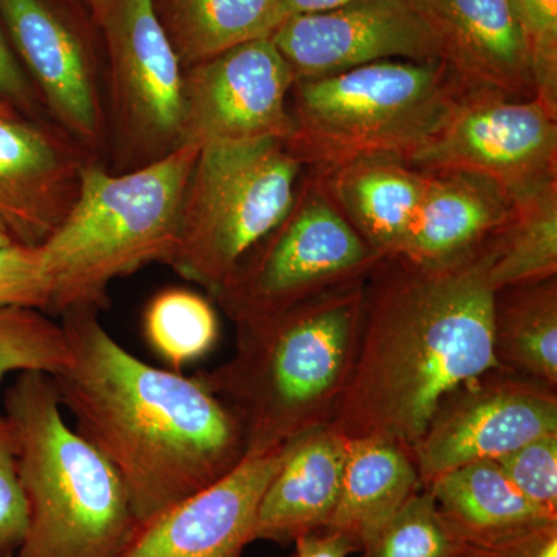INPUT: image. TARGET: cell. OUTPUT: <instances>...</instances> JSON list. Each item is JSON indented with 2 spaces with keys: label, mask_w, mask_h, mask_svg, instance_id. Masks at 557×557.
<instances>
[{
  "label": "cell",
  "mask_w": 557,
  "mask_h": 557,
  "mask_svg": "<svg viewBox=\"0 0 557 557\" xmlns=\"http://www.w3.org/2000/svg\"><path fill=\"white\" fill-rule=\"evenodd\" d=\"M98 313L61 314L72 361L51 379L62 409L119 472L143 523L239 467L244 435L196 375L141 361Z\"/></svg>",
  "instance_id": "1"
},
{
  "label": "cell",
  "mask_w": 557,
  "mask_h": 557,
  "mask_svg": "<svg viewBox=\"0 0 557 557\" xmlns=\"http://www.w3.org/2000/svg\"><path fill=\"white\" fill-rule=\"evenodd\" d=\"M493 296L479 252L450 265L381 259L364 281L357 359L333 426L412 449L453 392L497 369Z\"/></svg>",
  "instance_id": "2"
},
{
  "label": "cell",
  "mask_w": 557,
  "mask_h": 557,
  "mask_svg": "<svg viewBox=\"0 0 557 557\" xmlns=\"http://www.w3.org/2000/svg\"><path fill=\"white\" fill-rule=\"evenodd\" d=\"M364 281L236 325V351L197 379L236 418L245 457L282 449L332 423L361 335Z\"/></svg>",
  "instance_id": "3"
},
{
  "label": "cell",
  "mask_w": 557,
  "mask_h": 557,
  "mask_svg": "<svg viewBox=\"0 0 557 557\" xmlns=\"http://www.w3.org/2000/svg\"><path fill=\"white\" fill-rule=\"evenodd\" d=\"M199 152L183 145L127 172L110 171L98 160L86 164L78 199L38 247L46 313L106 309L113 281L150 263H170L183 194Z\"/></svg>",
  "instance_id": "4"
},
{
  "label": "cell",
  "mask_w": 557,
  "mask_h": 557,
  "mask_svg": "<svg viewBox=\"0 0 557 557\" xmlns=\"http://www.w3.org/2000/svg\"><path fill=\"white\" fill-rule=\"evenodd\" d=\"M20 438L27 533L16 557H116L137 530L129 493L104 456L62 417L53 379L24 372L7 391Z\"/></svg>",
  "instance_id": "5"
},
{
  "label": "cell",
  "mask_w": 557,
  "mask_h": 557,
  "mask_svg": "<svg viewBox=\"0 0 557 557\" xmlns=\"http://www.w3.org/2000/svg\"><path fill=\"white\" fill-rule=\"evenodd\" d=\"M465 95L442 61H381L298 79L288 98L285 148L307 170L366 157L408 160L434 137Z\"/></svg>",
  "instance_id": "6"
},
{
  "label": "cell",
  "mask_w": 557,
  "mask_h": 557,
  "mask_svg": "<svg viewBox=\"0 0 557 557\" xmlns=\"http://www.w3.org/2000/svg\"><path fill=\"white\" fill-rule=\"evenodd\" d=\"M306 170L282 139L201 148L183 194L168 265L214 295L285 218Z\"/></svg>",
  "instance_id": "7"
},
{
  "label": "cell",
  "mask_w": 557,
  "mask_h": 557,
  "mask_svg": "<svg viewBox=\"0 0 557 557\" xmlns=\"http://www.w3.org/2000/svg\"><path fill=\"white\" fill-rule=\"evenodd\" d=\"M381 259L348 225L317 172L306 170L285 218L212 298L234 325L244 324L366 278Z\"/></svg>",
  "instance_id": "8"
},
{
  "label": "cell",
  "mask_w": 557,
  "mask_h": 557,
  "mask_svg": "<svg viewBox=\"0 0 557 557\" xmlns=\"http://www.w3.org/2000/svg\"><path fill=\"white\" fill-rule=\"evenodd\" d=\"M100 33L110 171L137 170L183 146L185 69L152 0H110Z\"/></svg>",
  "instance_id": "9"
},
{
  "label": "cell",
  "mask_w": 557,
  "mask_h": 557,
  "mask_svg": "<svg viewBox=\"0 0 557 557\" xmlns=\"http://www.w3.org/2000/svg\"><path fill=\"white\" fill-rule=\"evenodd\" d=\"M0 22L47 119L102 161L108 115L100 28L61 0H0Z\"/></svg>",
  "instance_id": "10"
},
{
  "label": "cell",
  "mask_w": 557,
  "mask_h": 557,
  "mask_svg": "<svg viewBox=\"0 0 557 557\" xmlns=\"http://www.w3.org/2000/svg\"><path fill=\"white\" fill-rule=\"evenodd\" d=\"M405 161L423 172L485 175L515 199L557 182V119L537 98L465 97L445 126Z\"/></svg>",
  "instance_id": "11"
},
{
  "label": "cell",
  "mask_w": 557,
  "mask_h": 557,
  "mask_svg": "<svg viewBox=\"0 0 557 557\" xmlns=\"http://www.w3.org/2000/svg\"><path fill=\"white\" fill-rule=\"evenodd\" d=\"M557 432V388L493 369L449 395L412 446L421 485Z\"/></svg>",
  "instance_id": "12"
},
{
  "label": "cell",
  "mask_w": 557,
  "mask_h": 557,
  "mask_svg": "<svg viewBox=\"0 0 557 557\" xmlns=\"http://www.w3.org/2000/svg\"><path fill=\"white\" fill-rule=\"evenodd\" d=\"M295 79L381 61H442L437 25L420 0H358L288 16L270 36Z\"/></svg>",
  "instance_id": "13"
},
{
  "label": "cell",
  "mask_w": 557,
  "mask_h": 557,
  "mask_svg": "<svg viewBox=\"0 0 557 557\" xmlns=\"http://www.w3.org/2000/svg\"><path fill=\"white\" fill-rule=\"evenodd\" d=\"M295 76L271 38L249 40L185 69L183 145L282 139L292 131Z\"/></svg>",
  "instance_id": "14"
},
{
  "label": "cell",
  "mask_w": 557,
  "mask_h": 557,
  "mask_svg": "<svg viewBox=\"0 0 557 557\" xmlns=\"http://www.w3.org/2000/svg\"><path fill=\"white\" fill-rule=\"evenodd\" d=\"M285 449L245 457L214 485L138 523L116 557H240Z\"/></svg>",
  "instance_id": "15"
},
{
  "label": "cell",
  "mask_w": 557,
  "mask_h": 557,
  "mask_svg": "<svg viewBox=\"0 0 557 557\" xmlns=\"http://www.w3.org/2000/svg\"><path fill=\"white\" fill-rule=\"evenodd\" d=\"M91 160L50 121L0 116V220L17 244L38 248L49 239Z\"/></svg>",
  "instance_id": "16"
},
{
  "label": "cell",
  "mask_w": 557,
  "mask_h": 557,
  "mask_svg": "<svg viewBox=\"0 0 557 557\" xmlns=\"http://www.w3.org/2000/svg\"><path fill=\"white\" fill-rule=\"evenodd\" d=\"M443 40V64L465 97L536 98L527 40L509 0H420Z\"/></svg>",
  "instance_id": "17"
},
{
  "label": "cell",
  "mask_w": 557,
  "mask_h": 557,
  "mask_svg": "<svg viewBox=\"0 0 557 557\" xmlns=\"http://www.w3.org/2000/svg\"><path fill=\"white\" fill-rule=\"evenodd\" d=\"M348 438L324 424L288 443L260 498L255 541L288 544L325 530L338 505Z\"/></svg>",
  "instance_id": "18"
},
{
  "label": "cell",
  "mask_w": 557,
  "mask_h": 557,
  "mask_svg": "<svg viewBox=\"0 0 557 557\" xmlns=\"http://www.w3.org/2000/svg\"><path fill=\"white\" fill-rule=\"evenodd\" d=\"M426 188L401 258L450 265L478 255L507 223L512 197L494 180L467 171L426 172Z\"/></svg>",
  "instance_id": "19"
},
{
  "label": "cell",
  "mask_w": 557,
  "mask_h": 557,
  "mask_svg": "<svg viewBox=\"0 0 557 557\" xmlns=\"http://www.w3.org/2000/svg\"><path fill=\"white\" fill-rule=\"evenodd\" d=\"M314 172L348 225L376 255H405L426 188V172L386 156Z\"/></svg>",
  "instance_id": "20"
},
{
  "label": "cell",
  "mask_w": 557,
  "mask_h": 557,
  "mask_svg": "<svg viewBox=\"0 0 557 557\" xmlns=\"http://www.w3.org/2000/svg\"><path fill=\"white\" fill-rule=\"evenodd\" d=\"M426 490L450 534L467 547H496L557 523V516L516 490L496 460L453 469Z\"/></svg>",
  "instance_id": "21"
},
{
  "label": "cell",
  "mask_w": 557,
  "mask_h": 557,
  "mask_svg": "<svg viewBox=\"0 0 557 557\" xmlns=\"http://www.w3.org/2000/svg\"><path fill=\"white\" fill-rule=\"evenodd\" d=\"M421 485L412 449L391 438H348L339 500L325 530L359 552Z\"/></svg>",
  "instance_id": "22"
},
{
  "label": "cell",
  "mask_w": 557,
  "mask_h": 557,
  "mask_svg": "<svg viewBox=\"0 0 557 557\" xmlns=\"http://www.w3.org/2000/svg\"><path fill=\"white\" fill-rule=\"evenodd\" d=\"M183 69L270 38L287 20L284 0H152Z\"/></svg>",
  "instance_id": "23"
},
{
  "label": "cell",
  "mask_w": 557,
  "mask_h": 557,
  "mask_svg": "<svg viewBox=\"0 0 557 557\" xmlns=\"http://www.w3.org/2000/svg\"><path fill=\"white\" fill-rule=\"evenodd\" d=\"M493 355L498 369L557 388V276L494 292Z\"/></svg>",
  "instance_id": "24"
},
{
  "label": "cell",
  "mask_w": 557,
  "mask_h": 557,
  "mask_svg": "<svg viewBox=\"0 0 557 557\" xmlns=\"http://www.w3.org/2000/svg\"><path fill=\"white\" fill-rule=\"evenodd\" d=\"M497 292L557 276V182L512 199L511 215L479 251Z\"/></svg>",
  "instance_id": "25"
},
{
  "label": "cell",
  "mask_w": 557,
  "mask_h": 557,
  "mask_svg": "<svg viewBox=\"0 0 557 557\" xmlns=\"http://www.w3.org/2000/svg\"><path fill=\"white\" fill-rule=\"evenodd\" d=\"M146 341L172 369L203 358L219 339V319L207 298L188 288H166L143 314Z\"/></svg>",
  "instance_id": "26"
},
{
  "label": "cell",
  "mask_w": 557,
  "mask_h": 557,
  "mask_svg": "<svg viewBox=\"0 0 557 557\" xmlns=\"http://www.w3.org/2000/svg\"><path fill=\"white\" fill-rule=\"evenodd\" d=\"M72 361L61 322L33 307H0V380L10 373L54 376Z\"/></svg>",
  "instance_id": "27"
},
{
  "label": "cell",
  "mask_w": 557,
  "mask_h": 557,
  "mask_svg": "<svg viewBox=\"0 0 557 557\" xmlns=\"http://www.w3.org/2000/svg\"><path fill=\"white\" fill-rule=\"evenodd\" d=\"M460 545L440 516L432 494L421 487L361 552L364 557H454Z\"/></svg>",
  "instance_id": "28"
},
{
  "label": "cell",
  "mask_w": 557,
  "mask_h": 557,
  "mask_svg": "<svg viewBox=\"0 0 557 557\" xmlns=\"http://www.w3.org/2000/svg\"><path fill=\"white\" fill-rule=\"evenodd\" d=\"M530 53L536 98L557 119V0H509Z\"/></svg>",
  "instance_id": "29"
},
{
  "label": "cell",
  "mask_w": 557,
  "mask_h": 557,
  "mask_svg": "<svg viewBox=\"0 0 557 557\" xmlns=\"http://www.w3.org/2000/svg\"><path fill=\"white\" fill-rule=\"evenodd\" d=\"M496 461L522 496L557 516V432L531 440Z\"/></svg>",
  "instance_id": "30"
},
{
  "label": "cell",
  "mask_w": 557,
  "mask_h": 557,
  "mask_svg": "<svg viewBox=\"0 0 557 557\" xmlns=\"http://www.w3.org/2000/svg\"><path fill=\"white\" fill-rule=\"evenodd\" d=\"M27 533V504L20 475V438L0 416V555H16Z\"/></svg>",
  "instance_id": "31"
},
{
  "label": "cell",
  "mask_w": 557,
  "mask_h": 557,
  "mask_svg": "<svg viewBox=\"0 0 557 557\" xmlns=\"http://www.w3.org/2000/svg\"><path fill=\"white\" fill-rule=\"evenodd\" d=\"M10 306L46 311V282L38 248L0 245V307Z\"/></svg>",
  "instance_id": "32"
},
{
  "label": "cell",
  "mask_w": 557,
  "mask_h": 557,
  "mask_svg": "<svg viewBox=\"0 0 557 557\" xmlns=\"http://www.w3.org/2000/svg\"><path fill=\"white\" fill-rule=\"evenodd\" d=\"M0 100L5 101L25 119L50 121L47 119L38 91L11 47L2 22H0Z\"/></svg>",
  "instance_id": "33"
},
{
  "label": "cell",
  "mask_w": 557,
  "mask_h": 557,
  "mask_svg": "<svg viewBox=\"0 0 557 557\" xmlns=\"http://www.w3.org/2000/svg\"><path fill=\"white\" fill-rule=\"evenodd\" d=\"M474 557H557V523L496 547H467Z\"/></svg>",
  "instance_id": "34"
},
{
  "label": "cell",
  "mask_w": 557,
  "mask_h": 557,
  "mask_svg": "<svg viewBox=\"0 0 557 557\" xmlns=\"http://www.w3.org/2000/svg\"><path fill=\"white\" fill-rule=\"evenodd\" d=\"M295 544V557H347L350 553L359 552L354 541L330 530L314 531L299 537Z\"/></svg>",
  "instance_id": "35"
},
{
  "label": "cell",
  "mask_w": 557,
  "mask_h": 557,
  "mask_svg": "<svg viewBox=\"0 0 557 557\" xmlns=\"http://www.w3.org/2000/svg\"><path fill=\"white\" fill-rule=\"evenodd\" d=\"M351 2H358V0H284V7L288 17L295 14L321 13V11L338 9Z\"/></svg>",
  "instance_id": "36"
},
{
  "label": "cell",
  "mask_w": 557,
  "mask_h": 557,
  "mask_svg": "<svg viewBox=\"0 0 557 557\" xmlns=\"http://www.w3.org/2000/svg\"><path fill=\"white\" fill-rule=\"evenodd\" d=\"M65 5L83 16L84 20L100 28L102 17L108 10L110 0H61Z\"/></svg>",
  "instance_id": "37"
},
{
  "label": "cell",
  "mask_w": 557,
  "mask_h": 557,
  "mask_svg": "<svg viewBox=\"0 0 557 557\" xmlns=\"http://www.w3.org/2000/svg\"><path fill=\"white\" fill-rule=\"evenodd\" d=\"M13 244H17L16 239H14L13 234L10 233V230L7 228L5 223L0 220V245Z\"/></svg>",
  "instance_id": "38"
},
{
  "label": "cell",
  "mask_w": 557,
  "mask_h": 557,
  "mask_svg": "<svg viewBox=\"0 0 557 557\" xmlns=\"http://www.w3.org/2000/svg\"><path fill=\"white\" fill-rule=\"evenodd\" d=\"M0 116H22L5 101L0 100Z\"/></svg>",
  "instance_id": "39"
},
{
  "label": "cell",
  "mask_w": 557,
  "mask_h": 557,
  "mask_svg": "<svg viewBox=\"0 0 557 557\" xmlns=\"http://www.w3.org/2000/svg\"><path fill=\"white\" fill-rule=\"evenodd\" d=\"M454 557H474L472 555H469V553L467 552V549H465L463 547H461L460 545V549H458V552L456 553V556Z\"/></svg>",
  "instance_id": "40"
},
{
  "label": "cell",
  "mask_w": 557,
  "mask_h": 557,
  "mask_svg": "<svg viewBox=\"0 0 557 557\" xmlns=\"http://www.w3.org/2000/svg\"><path fill=\"white\" fill-rule=\"evenodd\" d=\"M0 557H16V555H0Z\"/></svg>",
  "instance_id": "41"
}]
</instances>
